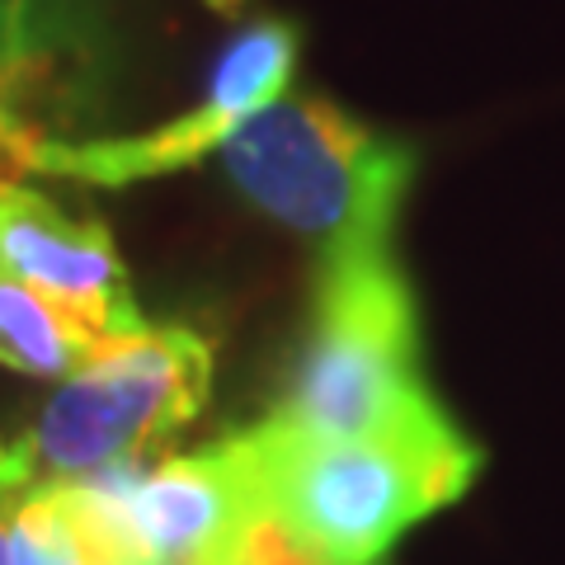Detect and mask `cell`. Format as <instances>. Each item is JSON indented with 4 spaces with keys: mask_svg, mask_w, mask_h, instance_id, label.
Masks as SVG:
<instances>
[{
    "mask_svg": "<svg viewBox=\"0 0 565 565\" xmlns=\"http://www.w3.org/2000/svg\"><path fill=\"white\" fill-rule=\"evenodd\" d=\"M104 344L109 334H99L85 316L0 269V367L43 382H66Z\"/></svg>",
    "mask_w": 565,
    "mask_h": 565,
    "instance_id": "9",
    "label": "cell"
},
{
    "mask_svg": "<svg viewBox=\"0 0 565 565\" xmlns=\"http://www.w3.org/2000/svg\"><path fill=\"white\" fill-rule=\"evenodd\" d=\"M0 269L57 297L109 340L147 326L109 226L76 217L24 180L0 184Z\"/></svg>",
    "mask_w": 565,
    "mask_h": 565,
    "instance_id": "8",
    "label": "cell"
},
{
    "mask_svg": "<svg viewBox=\"0 0 565 565\" xmlns=\"http://www.w3.org/2000/svg\"><path fill=\"white\" fill-rule=\"evenodd\" d=\"M259 217L316 245V259L392 245L419 151L326 95H282L217 151Z\"/></svg>",
    "mask_w": 565,
    "mask_h": 565,
    "instance_id": "3",
    "label": "cell"
},
{
    "mask_svg": "<svg viewBox=\"0 0 565 565\" xmlns=\"http://www.w3.org/2000/svg\"><path fill=\"white\" fill-rule=\"evenodd\" d=\"M269 419L321 438H396L452 419L424 377L415 288L392 245L316 259L311 307Z\"/></svg>",
    "mask_w": 565,
    "mask_h": 565,
    "instance_id": "1",
    "label": "cell"
},
{
    "mask_svg": "<svg viewBox=\"0 0 565 565\" xmlns=\"http://www.w3.org/2000/svg\"><path fill=\"white\" fill-rule=\"evenodd\" d=\"M302 57V24L282 14H255L222 43L199 99L141 132L57 137L33 156V174L90 189H128L141 180L180 174L222 151L245 122L292 90Z\"/></svg>",
    "mask_w": 565,
    "mask_h": 565,
    "instance_id": "5",
    "label": "cell"
},
{
    "mask_svg": "<svg viewBox=\"0 0 565 565\" xmlns=\"http://www.w3.org/2000/svg\"><path fill=\"white\" fill-rule=\"evenodd\" d=\"M104 81V0H0V184L33 174L47 141L85 132Z\"/></svg>",
    "mask_w": 565,
    "mask_h": 565,
    "instance_id": "6",
    "label": "cell"
},
{
    "mask_svg": "<svg viewBox=\"0 0 565 565\" xmlns=\"http://www.w3.org/2000/svg\"><path fill=\"white\" fill-rule=\"evenodd\" d=\"M95 481L109 490L122 527L151 565L217 561L245 514L264 500L250 429H236L193 452H170L151 467H104Z\"/></svg>",
    "mask_w": 565,
    "mask_h": 565,
    "instance_id": "7",
    "label": "cell"
},
{
    "mask_svg": "<svg viewBox=\"0 0 565 565\" xmlns=\"http://www.w3.org/2000/svg\"><path fill=\"white\" fill-rule=\"evenodd\" d=\"M217 349L184 321L114 334L81 373H71L20 434H0V457L20 490L76 481L184 434L212 396Z\"/></svg>",
    "mask_w": 565,
    "mask_h": 565,
    "instance_id": "4",
    "label": "cell"
},
{
    "mask_svg": "<svg viewBox=\"0 0 565 565\" xmlns=\"http://www.w3.org/2000/svg\"><path fill=\"white\" fill-rule=\"evenodd\" d=\"M250 438L264 504L326 565H377L486 467V448L457 419L396 438H321L259 419Z\"/></svg>",
    "mask_w": 565,
    "mask_h": 565,
    "instance_id": "2",
    "label": "cell"
},
{
    "mask_svg": "<svg viewBox=\"0 0 565 565\" xmlns=\"http://www.w3.org/2000/svg\"><path fill=\"white\" fill-rule=\"evenodd\" d=\"M193 565H226V561H193Z\"/></svg>",
    "mask_w": 565,
    "mask_h": 565,
    "instance_id": "11",
    "label": "cell"
},
{
    "mask_svg": "<svg viewBox=\"0 0 565 565\" xmlns=\"http://www.w3.org/2000/svg\"><path fill=\"white\" fill-rule=\"evenodd\" d=\"M217 561H226V565H326L292 533V523L274 514L264 500L245 514V523L236 527V537L226 542V552Z\"/></svg>",
    "mask_w": 565,
    "mask_h": 565,
    "instance_id": "10",
    "label": "cell"
}]
</instances>
